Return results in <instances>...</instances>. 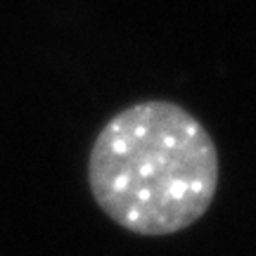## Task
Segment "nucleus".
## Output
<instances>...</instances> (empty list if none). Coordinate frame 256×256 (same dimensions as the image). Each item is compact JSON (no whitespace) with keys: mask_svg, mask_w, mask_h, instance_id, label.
Instances as JSON below:
<instances>
[{"mask_svg":"<svg viewBox=\"0 0 256 256\" xmlns=\"http://www.w3.org/2000/svg\"><path fill=\"white\" fill-rule=\"evenodd\" d=\"M88 188L119 228L164 238L194 226L216 200L218 150L194 114L171 100L116 112L95 136Z\"/></svg>","mask_w":256,"mask_h":256,"instance_id":"nucleus-1","label":"nucleus"}]
</instances>
